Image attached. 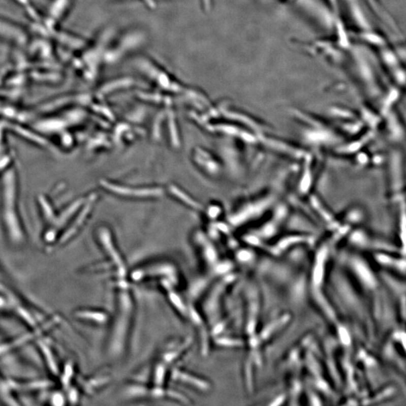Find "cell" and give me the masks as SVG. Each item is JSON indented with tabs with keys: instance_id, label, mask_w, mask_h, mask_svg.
I'll use <instances>...</instances> for the list:
<instances>
[{
	"instance_id": "6da1fadb",
	"label": "cell",
	"mask_w": 406,
	"mask_h": 406,
	"mask_svg": "<svg viewBox=\"0 0 406 406\" xmlns=\"http://www.w3.org/2000/svg\"><path fill=\"white\" fill-rule=\"evenodd\" d=\"M111 34L105 31L92 44L87 45L81 54L75 58V68L87 81H92L98 76L102 67L105 64V56L109 46Z\"/></svg>"
},
{
	"instance_id": "7a4b0ae2",
	"label": "cell",
	"mask_w": 406,
	"mask_h": 406,
	"mask_svg": "<svg viewBox=\"0 0 406 406\" xmlns=\"http://www.w3.org/2000/svg\"><path fill=\"white\" fill-rule=\"evenodd\" d=\"M138 70L149 81L164 91L178 92L184 90L183 85L172 73L148 56H142L136 61Z\"/></svg>"
},
{
	"instance_id": "3957f363",
	"label": "cell",
	"mask_w": 406,
	"mask_h": 406,
	"mask_svg": "<svg viewBox=\"0 0 406 406\" xmlns=\"http://www.w3.org/2000/svg\"><path fill=\"white\" fill-rule=\"evenodd\" d=\"M144 35L139 31H130L109 42L105 56V64L111 65L117 64L120 59L139 48L144 41Z\"/></svg>"
},
{
	"instance_id": "277c9868",
	"label": "cell",
	"mask_w": 406,
	"mask_h": 406,
	"mask_svg": "<svg viewBox=\"0 0 406 406\" xmlns=\"http://www.w3.org/2000/svg\"><path fill=\"white\" fill-rule=\"evenodd\" d=\"M73 3L74 0H54L50 7L47 20L51 29L56 28L67 17Z\"/></svg>"
},
{
	"instance_id": "5b68a950",
	"label": "cell",
	"mask_w": 406,
	"mask_h": 406,
	"mask_svg": "<svg viewBox=\"0 0 406 406\" xmlns=\"http://www.w3.org/2000/svg\"><path fill=\"white\" fill-rule=\"evenodd\" d=\"M105 188L109 189V191H112L114 194H120L123 196H130V197H155V196H159L161 194V189H148V188H145V189H135V188H126V186H119V185H115L111 184V183L106 182L104 181L103 184Z\"/></svg>"
},
{
	"instance_id": "8992f818",
	"label": "cell",
	"mask_w": 406,
	"mask_h": 406,
	"mask_svg": "<svg viewBox=\"0 0 406 406\" xmlns=\"http://www.w3.org/2000/svg\"><path fill=\"white\" fill-rule=\"evenodd\" d=\"M75 315L78 319L91 321L92 323L97 324H105L109 321V315L104 311L82 310V311H77Z\"/></svg>"
}]
</instances>
